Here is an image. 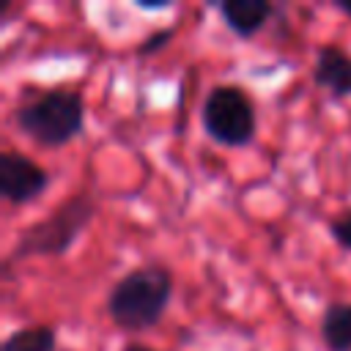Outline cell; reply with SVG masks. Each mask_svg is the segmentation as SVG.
<instances>
[{"label": "cell", "instance_id": "obj_1", "mask_svg": "<svg viewBox=\"0 0 351 351\" xmlns=\"http://www.w3.org/2000/svg\"><path fill=\"white\" fill-rule=\"evenodd\" d=\"M173 288V271L167 266L143 263L112 282L104 310L121 332H148L162 321Z\"/></svg>", "mask_w": 351, "mask_h": 351}, {"label": "cell", "instance_id": "obj_2", "mask_svg": "<svg viewBox=\"0 0 351 351\" xmlns=\"http://www.w3.org/2000/svg\"><path fill=\"white\" fill-rule=\"evenodd\" d=\"M96 217V197L90 192H77L66 203H60L55 211H49L44 219L30 222L16 236L14 250L5 255L3 274H8L16 263L27 258H60L66 255L77 239L88 230V225Z\"/></svg>", "mask_w": 351, "mask_h": 351}, {"label": "cell", "instance_id": "obj_3", "mask_svg": "<svg viewBox=\"0 0 351 351\" xmlns=\"http://www.w3.org/2000/svg\"><path fill=\"white\" fill-rule=\"evenodd\" d=\"M14 126L44 148H60L85 129V99L74 88L41 90L14 110Z\"/></svg>", "mask_w": 351, "mask_h": 351}, {"label": "cell", "instance_id": "obj_4", "mask_svg": "<svg viewBox=\"0 0 351 351\" xmlns=\"http://www.w3.org/2000/svg\"><path fill=\"white\" fill-rule=\"evenodd\" d=\"M203 132L225 148H244L258 132V115L250 93L241 85L219 82L214 85L200 104Z\"/></svg>", "mask_w": 351, "mask_h": 351}, {"label": "cell", "instance_id": "obj_5", "mask_svg": "<svg viewBox=\"0 0 351 351\" xmlns=\"http://www.w3.org/2000/svg\"><path fill=\"white\" fill-rule=\"evenodd\" d=\"M52 184V176L47 167L33 162L30 156L19 151H3L0 154V195L11 206L33 203L41 197Z\"/></svg>", "mask_w": 351, "mask_h": 351}, {"label": "cell", "instance_id": "obj_6", "mask_svg": "<svg viewBox=\"0 0 351 351\" xmlns=\"http://www.w3.org/2000/svg\"><path fill=\"white\" fill-rule=\"evenodd\" d=\"M313 82L332 99L351 96V52L337 44H321L313 63Z\"/></svg>", "mask_w": 351, "mask_h": 351}, {"label": "cell", "instance_id": "obj_7", "mask_svg": "<svg viewBox=\"0 0 351 351\" xmlns=\"http://www.w3.org/2000/svg\"><path fill=\"white\" fill-rule=\"evenodd\" d=\"M211 5L219 11L225 27L239 38H255L277 11L269 0H219Z\"/></svg>", "mask_w": 351, "mask_h": 351}, {"label": "cell", "instance_id": "obj_8", "mask_svg": "<svg viewBox=\"0 0 351 351\" xmlns=\"http://www.w3.org/2000/svg\"><path fill=\"white\" fill-rule=\"evenodd\" d=\"M321 343L326 351H351V302H329L321 315Z\"/></svg>", "mask_w": 351, "mask_h": 351}, {"label": "cell", "instance_id": "obj_9", "mask_svg": "<svg viewBox=\"0 0 351 351\" xmlns=\"http://www.w3.org/2000/svg\"><path fill=\"white\" fill-rule=\"evenodd\" d=\"M58 346V335H55V326L49 324H30V326H19L14 329L0 351H55Z\"/></svg>", "mask_w": 351, "mask_h": 351}, {"label": "cell", "instance_id": "obj_10", "mask_svg": "<svg viewBox=\"0 0 351 351\" xmlns=\"http://www.w3.org/2000/svg\"><path fill=\"white\" fill-rule=\"evenodd\" d=\"M170 38H173V27H159V30H154L151 36H145V38L134 47V55H137V58H148V55H154V52H162V49L170 44Z\"/></svg>", "mask_w": 351, "mask_h": 351}, {"label": "cell", "instance_id": "obj_11", "mask_svg": "<svg viewBox=\"0 0 351 351\" xmlns=\"http://www.w3.org/2000/svg\"><path fill=\"white\" fill-rule=\"evenodd\" d=\"M329 233H332V239H335L343 250L351 252V208L343 211V214H337L335 219H329Z\"/></svg>", "mask_w": 351, "mask_h": 351}, {"label": "cell", "instance_id": "obj_12", "mask_svg": "<svg viewBox=\"0 0 351 351\" xmlns=\"http://www.w3.org/2000/svg\"><path fill=\"white\" fill-rule=\"evenodd\" d=\"M137 8H145V11H159V8H170V3H137Z\"/></svg>", "mask_w": 351, "mask_h": 351}, {"label": "cell", "instance_id": "obj_13", "mask_svg": "<svg viewBox=\"0 0 351 351\" xmlns=\"http://www.w3.org/2000/svg\"><path fill=\"white\" fill-rule=\"evenodd\" d=\"M332 5H335V8H337V11H340V14H346V16H348V19H351V3H343V0H335V3H332Z\"/></svg>", "mask_w": 351, "mask_h": 351}, {"label": "cell", "instance_id": "obj_14", "mask_svg": "<svg viewBox=\"0 0 351 351\" xmlns=\"http://www.w3.org/2000/svg\"><path fill=\"white\" fill-rule=\"evenodd\" d=\"M121 351H154L151 346H143V343H126Z\"/></svg>", "mask_w": 351, "mask_h": 351}]
</instances>
